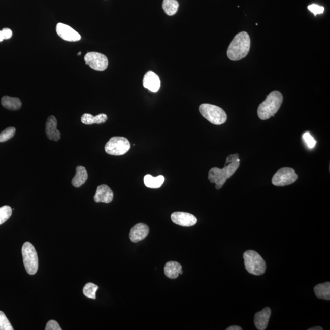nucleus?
Instances as JSON below:
<instances>
[{"mask_svg":"<svg viewBox=\"0 0 330 330\" xmlns=\"http://www.w3.org/2000/svg\"><path fill=\"white\" fill-rule=\"evenodd\" d=\"M250 46L251 40L248 33L245 31L238 33L228 47V58L234 61L245 58L250 52Z\"/></svg>","mask_w":330,"mask_h":330,"instance_id":"nucleus-1","label":"nucleus"},{"mask_svg":"<svg viewBox=\"0 0 330 330\" xmlns=\"http://www.w3.org/2000/svg\"><path fill=\"white\" fill-rule=\"evenodd\" d=\"M283 101V96L279 91H273L267 96L265 101L259 105L257 115L262 120H267L274 116L280 109Z\"/></svg>","mask_w":330,"mask_h":330,"instance_id":"nucleus-2","label":"nucleus"},{"mask_svg":"<svg viewBox=\"0 0 330 330\" xmlns=\"http://www.w3.org/2000/svg\"><path fill=\"white\" fill-rule=\"evenodd\" d=\"M240 166V159L225 164L223 169L218 167L212 168L209 170L208 178L211 183L215 184L217 190H220L223 187L227 180L229 179L238 169Z\"/></svg>","mask_w":330,"mask_h":330,"instance_id":"nucleus-3","label":"nucleus"},{"mask_svg":"<svg viewBox=\"0 0 330 330\" xmlns=\"http://www.w3.org/2000/svg\"><path fill=\"white\" fill-rule=\"evenodd\" d=\"M244 259L245 268L249 274L259 276L266 272V262L257 252L254 250L245 251Z\"/></svg>","mask_w":330,"mask_h":330,"instance_id":"nucleus-4","label":"nucleus"},{"mask_svg":"<svg viewBox=\"0 0 330 330\" xmlns=\"http://www.w3.org/2000/svg\"><path fill=\"white\" fill-rule=\"evenodd\" d=\"M199 110L204 118L214 125H221L227 121L226 112L217 106L209 104H203L199 107Z\"/></svg>","mask_w":330,"mask_h":330,"instance_id":"nucleus-5","label":"nucleus"},{"mask_svg":"<svg viewBox=\"0 0 330 330\" xmlns=\"http://www.w3.org/2000/svg\"><path fill=\"white\" fill-rule=\"evenodd\" d=\"M22 253L26 272L31 275L37 274L39 262L37 252L34 246L30 242H25L22 248Z\"/></svg>","mask_w":330,"mask_h":330,"instance_id":"nucleus-6","label":"nucleus"},{"mask_svg":"<svg viewBox=\"0 0 330 330\" xmlns=\"http://www.w3.org/2000/svg\"><path fill=\"white\" fill-rule=\"evenodd\" d=\"M131 145L128 139L122 137H114L105 146V151L111 155H122L128 152Z\"/></svg>","mask_w":330,"mask_h":330,"instance_id":"nucleus-7","label":"nucleus"},{"mask_svg":"<svg viewBox=\"0 0 330 330\" xmlns=\"http://www.w3.org/2000/svg\"><path fill=\"white\" fill-rule=\"evenodd\" d=\"M298 179L295 170L290 167H284L278 170L273 177L272 184L277 187H284L293 184Z\"/></svg>","mask_w":330,"mask_h":330,"instance_id":"nucleus-8","label":"nucleus"},{"mask_svg":"<svg viewBox=\"0 0 330 330\" xmlns=\"http://www.w3.org/2000/svg\"><path fill=\"white\" fill-rule=\"evenodd\" d=\"M86 65L95 71H103L109 65V60L103 54L98 52H89L85 56Z\"/></svg>","mask_w":330,"mask_h":330,"instance_id":"nucleus-9","label":"nucleus"},{"mask_svg":"<svg viewBox=\"0 0 330 330\" xmlns=\"http://www.w3.org/2000/svg\"><path fill=\"white\" fill-rule=\"evenodd\" d=\"M56 32L63 40L76 42L81 40V36L71 27L65 24L59 23L56 25Z\"/></svg>","mask_w":330,"mask_h":330,"instance_id":"nucleus-10","label":"nucleus"},{"mask_svg":"<svg viewBox=\"0 0 330 330\" xmlns=\"http://www.w3.org/2000/svg\"><path fill=\"white\" fill-rule=\"evenodd\" d=\"M171 218L174 223L184 227L193 226L197 223L196 217L187 212H174Z\"/></svg>","mask_w":330,"mask_h":330,"instance_id":"nucleus-11","label":"nucleus"},{"mask_svg":"<svg viewBox=\"0 0 330 330\" xmlns=\"http://www.w3.org/2000/svg\"><path fill=\"white\" fill-rule=\"evenodd\" d=\"M143 83L144 88L152 92H157L161 86L160 78L151 71H148L144 76Z\"/></svg>","mask_w":330,"mask_h":330,"instance_id":"nucleus-12","label":"nucleus"},{"mask_svg":"<svg viewBox=\"0 0 330 330\" xmlns=\"http://www.w3.org/2000/svg\"><path fill=\"white\" fill-rule=\"evenodd\" d=\"M271 316V309L266 307L254 316V322L256 328L259 330H265L268 326L270 317Z\"/></svg>","mask_w":330,"mask_h":330,"instance_id":"nucleus-13","label":"nucleus"},{"mask_svg":"<svg viewBox=\"0 0 330 330\" xmlns=\"http://www.w3.org/2000/svg\"><path fill=\"white\" fill-rule=\"evenodd\" d=\"M113 192L109 186L107 185H99L94 196L96 203H110L113 199Z\"/></svg>","mask_w":330,"mask_h":330,"instance_id":"nucleus-14","label":"nucleus"},{"mask_svg":"<svg viewBox=\"0 0 330 330\" xmlns=\"http://www.w3.org/2000/svg\"><path fill=\"white\" fill-rule=\"evenodd\" d=\"M149 228L146 224L139 223L131 228L130 233V239L134 243L143 241L148 235Z\"/></svg>","mask_w":330,"mask_h":330,"instance_id":"nucleus-15","label":"nucleus"},{"mask_svg":"<svg viewBox=\"0 0 330 330\" xmlns=\"http://www.w3.org/2000/svg\"><path fill=\"white\" fill-rule=\"evenodd\" d=\"M57 120L55 116H50L48 118L46 124V132L48 139L58 142L61 139V133L57 129Z\"/></svg>","mask_w":330,"mask_h":330,"instance_id":"nucleus-16","label":"nucleus"},{"mask_svg":"<svg viewBox=\"0 0 330 330\" xmlns=\"http://www.w3.org/2000/svg\"><path fill=\"white\" fill-rule=\"evenodd\" d=\"M164 272L165 275L170 279H176L183 273L182 266L175 261L167 262L164 266Z\"/></svg>","mask_w":330,"mask_h":330,"instance_id":"nucleus-17","label":"nucleus"},{"mask_svg":"<svg viewBox=\"0 0 330 330\" xmlns=\"http://www.w3.org/2000/svg\"><path fill=\"white\" fill-rule=\"evenodd\" d=\"M88 175L85 167L78 166L76 168V174L72 180V184L74 187L79 188L82 186L88 179Z\"/></svg>","mask_w":330,"mask_h":330,"instance_id":"nucleus-18","label":"nucleus"},{"mask_svg":"<svg viewBox=\"0 0 330 330\" xmlns=\"http://www.w3.org/2000/svg\"><path fill=\"white\" fill-rule=\"evenodd\" d=\"M107 119L108 117L106 114H99V115L94 116L91 114L85 113L81 118V121L83 124L86 125L101 124L106 122Z\"/></svg>","mask_w":330,"mask_h":330,"instance_id":"nucleus-19","label":"nucleus"},{"mask_svg":"<svg viewBox=\"0 0 330 330\" xmlns=\"http://www.w3.org/2000/svg\"><path fill=\"white\" fill-rule=\"evenodd\" d=\"M314 292L316 294L318 299L326 300V301H329L330 300V283L326 282V283L320 284L317 285L314 287Z\"/></svg>","mask_w":330,"mask_h":330,"instance_id":"nucleus-20","label":"nucleus"},{"mask_svg":"<svg viewBox=\"0 0 330 330\" xmlns=\"http://www.w3.org/2000/svg\"><path fill=\"white\" fill-rule=\"evenodd\" d=\"M2 105L5 109L12 111L19 110L22 107V102L18 98L5 96L2 98Z\"/></svg>","mask_w":330,"mask_h":330,"instance_id":"nucleus-21","label":"nucleus"},{"mask_svg":"<svg viewBox=\"0 0 330 330\" xmlns=\"http://www.w3.org/2000/svg\"><path fill=\"white\" fill-rule=\"evenodd\" d=\"M164 182L163 176H158L154 178L151 175H147L144 178V182L147 187L150 188H158L161 187Z\"/></svg>","mask_w":330,"mask_h":330,"instance_id":"nucleus-22","label":"nucleus"},{"mask_svg":"<svg viewBox=\"0 0 330 330\" xmlns=\"http://www.w3.org/2000/svg\"><path fill=\"white\" fill-rule=\"evenodd\" d=\"M179 4L177 0H163L162 8L168 16H172L177 13Z\"/></svg>","mask_w":330,"mask_h":330,"instance_id":"nucleus-23","label":"nucleus"},{"mask_svg":"<svg viewBox=\"0 0 330 330\" xmlns=\"http://www.w3.org/2000/svg\"><path fill=\"white\" fill-rule=\"evenodd\" d=\"M98 289L97 285L92 283H87L83 287V292L84 295L88 298L95 299L96 292Z\"/></svg>","mask_w":330,"mask_h":330,"instance_id":"nucleus-24","label":"nucleus"},{"mask_svg":"<svg viewBox=\"0 0 330 330\" xmlns=\"http://www.w3.org/2000/svg\"><path fill=\"white\" fill-rule=\"evenodd\" d=\"M13 209L9 206H4L0 208V225L4 224L11 217Z\"/></svg>","mask_w":330,"mask_h":330,"instance_id":"nucleus-25","label":"nucleus"},{"mask_svg":"<svg viewBox=\"0 0 330 330\" xmlns=\"http://www.w3.org/2000/svg\"><path fill=\"white\" fill-rule=\"evenodd\" d=\"M16 129L13 127H8L0 134V143L7 142L13 138L16 134Z\"/></svg>","mask_w":330,"mask_h":330,"instance_id":"nucleus-26","label":"nucleus"},{"mask_svg":"<svg viewBox=\"0 0 330 330\" xmlns=\"http://www.w3.org/2000/svg\"><path fill=\"white\" fill-rule=\"evenodd\" d=\"M13 327L4 313L0 311V330H13Z\"/></svg>","mask_w":330,"mask_h":330,"instance_id":"nucleus-27","label":"nucleus"},{"mask_svg":"<svg viewBox=\"0 0 330 330\" xmlns=\"http://www.w3.org/2000/svg\"><path fill=\"white\" fill-rule=\"evenodd\" d=\"M303 139H304L306 145H307L309 149H313L316 145V141L314 140V138L311 136V135L309 132H305L303 135Z\"/></svg>","mask_w":330,"mask_h":330,"instance_id":"nucleus-28","label":"nucleus"},{"mask_svg":"<svg viewBox=\"0 0 330 330\" xmlns=\"http://www.w3.org/2000/svg\"><path fill=\"white\" fill-rule=\"evenodd\" d=\"M308 9L312 13L314 14V16H316L317 14H323L324 12V8L323 7H320V6L316 4L309 5Z\"/></svg>","mask_w":330,"mask_h":330,"instance_id":"nucleus-29","label":"nucleus"},{"mask_svg":"<svg viewBox=\"0 0 330 330\" xmlns=\"http://www.w3.org/2000/svg\"><path fill=\"white\" fill-rule=\"evenodd\" d=\"M62 328L55 320H50L47 323L46 330H61Z\"/></svg>","mask_w":330,"mask_h":330,"instance_id":"nucleus-30","label":"nucleus"},{"mask_svg":"<svg viewBox=\"0 0 330 330\" xmlns=\"http://www.w3.org/2000/svg\"><path fill=\"white\" fill-rule=\"evenodd\" d=\"M5 40H10L13 37V31L10 28H4L2 30Z\"/></svg>","mask_w":330,"mask_h":330,"instance_id":"nucleus-31","label":"nucleus"},{"mask_svg":"<svg viewBox=\"0 0 330 330\" xmlns=\"http://www.w3.org/2000/svg\"><path fill=\"white\" fill-rule=\"evenodd\" d=\"M239 159V155L238 154L230 155L227 157L226 163H225V164H227L228 163H231V162L238 160Z\"/></svg>","mask_w":330,"mask_h":330,"instance_id":"nucleus-32","label":"nucleus"},{"mask_svg":"<svg viewBox=\"0 0 330 330\" xmlns=\"http://www.w3.org/2000/svg\"><path fill=\"white\" fill-rule=\"evenodd\" d=\"M242 328H241V326H237V325L229 326V328H227L226 329V330H242Z\"/></svg>","mask_w":330,"mask_h":330,"instance_id":"nucleus-33","label":"nucleus"},{"mask_svg":"<svg viewBox=\"0 0 330 330\" xmlns=\"http://www.w3.org/2000/svg\"><path fill=\"white\" fill-rule=\"evenodd\" d=\"M323 328L320 326H315L313 328L309 329V330H322Z\"/></svg>","mask_w":330,"mask_h":330,"instance_id":"nucleus-34","label":"nucleus"},{"mask_svg":"<svg viewBox=\"0 0 330 330\" xmlns=\"http://www.w3.org/2000/svg\"><path fill=\"white\" fill-rule=\"evenodd\" d=\"M4 40L5 39H4V35H3L2 31H0V43H1V42Z\"/></svg>","mask_w":330,"mask_h":330,"instance_id":"nucleus-35","label":"nucleus"},{"mask_svg":"<svg viewBox=\"0 0 330 330\" xmlns=\"http://www.w3.org/2000/svg\"><path fill=\"white\" fill-rule=\"evenodd\" d=\"M81 54H82V53H81V52H79V53H78V55H81Z\"/></svg>","mask_w":330,"mask_h":330,"instance_id":"nucleus-36","label":"nucleus"}]
</instances>
